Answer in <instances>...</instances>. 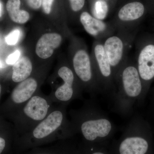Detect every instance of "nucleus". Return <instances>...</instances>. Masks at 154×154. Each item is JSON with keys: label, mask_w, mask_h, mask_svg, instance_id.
<instances>
[{"label": "nucleus", "mask_w": 154, "mask_h": 154, "mask_svg": "<svg viewBox=\"0 0 154 154\" xmlns=\"http://www.w3.org/2000/svg\"><path fill=\"white\" fill-rule=\"evenodd\" d=\"M65 105L56 104L47 116L29 132L22 135L23 140L26 142L45 141L58 138L72 131L68 122Z\"/></svg>", "instance_id": "1"}, {"label": "nucleus", "mask_w": 154, "mask_h": 154, "mask_svg": "<svg viewBox=\"0 0 154 154\" xmlns=\"http://www.w3.org/2000/svg\"><path fill=\"white\" fill-rule=\"evenodd\" d=\"M54 105L49 95L38 91L15 111L17 131L22 135L30 131L47 116Z\"/></svg>", "instance_id": "2"}, {"label": "nucleus", "mask_w": 154, "mask_h": 154, "mask_svg": "<svg viewBox=\"0 0 154 154\" xmlns=\"http://www.w3.org/2000/svg\"><path fill=\"white\" fill-rule=\"evenodd\" d=\"M133 38L131 33L117 32L102 41L105 52L113 73L119 71L128 58L127 54Z\"/></svg>", "instance_id": "3"}, {"label": "nucleus", "mask_w": 154, "mask_h": 154, "mask_svg": "<svg viewBox=\"0 0 154 154\" xmlns=\"http://www.w3.org/2000/svg\"><path fill=\"white\" fill-rule=\"evenodd\" d=\"M144 12V6L141 3H127L122 7L115 19L110 23L116 32L131 33L135 22L142 17Z\"/></svg>", "instance_id": "4"}, {"label": "nucleus", "mask_w": 154, "mask_h": 154, "mask_svg": "<svg viewBox=\"0 0 154 154\" xmlns=\"http://www.w3.org/2000/svg\"><path fill=\"white\" fill-rule=\"evenodd\" d=\"M57 75L63 83L54 88L49 96L54 104L66 105L75 96V75L71 69L64 66L58 70Z\"/></svg>", "instance_id": "5"}, {"label": "nucleus", "mask_w": 154, "mask_h": 154, "mask_svg": "<svg viewBox=\"0 0 154 154\" xmlns=\"http://www.w3.org/2000/svg\"><path fill=\"white\" fill-rule=\"evenodd\" d=\"M121 77L122 88L129 97L138 96L141 92V81L137 68L128 57L117 73Z\"/></svg>", "instance_id": "6"}, {"label": "nucleus", "mask_w": 154, "mask_h": 154, "mask_svg": "<svg viewBox=\"0 0 154 154\" xmlns=\"http://www.w3.org/2000/svg\"><path fill=\"white\" fill-rule=\"evenodd\" d=\"M80 20L86 32L96 40H102L115 33L116 30L111 23L96 19L88 12H83Z\"/></svg>", "instance_id": "7"}, {"label": "nucleus", "mask_w": 154, "mask_h": 154, "mask_svg": "<svg viewBox=\"0 0 154 154\" xmlns=\"http://www.w3.org/2000/svg\"><path fill=\"white\" fill-rule=\"evenodd\" d=\"M93 70L102 80L111 79L113 70L108 60L102 40H96L92 47L91 56Z\"/></svg>", "instance_id": "8"}, {"label": "nucleus", "mask_w": 154, "mask_h": 154, "mask_svg": "<svg viewBox=\"0 0 154 154\" xmlns=\"http://www.w3.org/2000/svg\"><path fill=\"white\" fill-rule=\"evenodd\" d=\"M39 86V81L34 77L30 76L19 83L13 90L10 98L15 111L38 93Z\"/></svg>", "instance_id": "9"}, {"label": "nucleus", "mask_w": 154, "mask_h": 154, "mask_svg": "<svg viewBox=\"0 0 154 154\" xmlns=\"http://www.w3.org/2000/svg\"><path fill=\"white\" fill-rule=\"evenodd\" d=\"M73 69L75 74L82 82L91 84L94 80V72L91 56L85 48H79L72 57Z\"/></svg>", "instance_id": "10"}, {"label": "nucleus", "mask_w": 154, "mask_h": 154, "mask_svg": "<svg viewBox=\"0 0 154 154\" xmlns=\"http://www.w3.org/2000/svg\"><path fill=\"white\" fill-rule=\"evenodd\" d=\"M80 131L86 140H95L97 137L107 136L111 131V123L105 119L85 120L81 122Z\"/></svg>", "instance_id": "11"}, {"label": "nucleus", "mask_w": 154, "mask_h": 154, "mask_svg": "<svg viewBox=\"0 0 154 154\" xmlns=\"http://www.w3.org/2000/svg\"><path fill=\"white\" fill-rule=\"evenodd\" d=\"M137 70L141 79L145 81L154 77V44L141 48L137 56Z\"/></svg>", "instance_id": "12"}, {"label": "nucleus", "mask_w": 154, "mask_h": 154, "mask_svg": "<svg viewBox=\"0 0 154 154\" xmlns=\"http://www.w3.org/2000/svg\"><path fill=\"white\" fill-rule=\"evenodd\" d=\"M62 40V36L58 33L44 34L38 39L36 44V54L42 59L48 58L52 55L54 50L60 46Z\"/></svg>", "instance_id": "13"}, {"label": "nucleus", "mask_w": 154, "mask_h": 154, "mask_svg": "<svg viewBox=\"0 0 154 154\" xmlns=\"http://www.w3.org/2000/svg\"><path fill=\"white\" fill-rule=\"evenodd\" d=\"M148 143L143 138L139 137L127 138L119 146L120 154H145Z\"/></svg>", "instance_id": "14"}, {"label": "nucleus", "mask_w": 154, "mask_h": 154, "mask_svg": "<svg viewBox=\"0 0 154 154\" xmlns=\"http://www.w3.org/2000/svg\"><path fill=\"white\" fill-rule=\"evenodd\" d=\"M32 71L33 66L30 59L22 57L13 65L12 79L14 82H20L30 77Z\"/></svg>", "instance_id": "15"}, {"label": "nucleus", "mask_w": 154, "mask_h": 154, "mask_svg": "<svg viewBox=\"0 0 154 154\" xmlns=\"http://www.w3.org/2000/svg\"><path fill=\"white\" fill-rule=\"evenodd\" d=\"M20 0H8L6 8L12 21L19 24H24L29 20L30 15L27 11L20 10Z\"/></svg>", "instance_id": "16"}, {"label": "nucleus", "mask_w": 154, "mask_h": 154, "mask_svg": "<svg viewBox=\"0 0 154 154\" xmlns=\"http://www.w3.org/2000/svg\"><path fill=\"white\" fill-rule=\"evenodd\" d=\"M109 11V5L105 0H95L93 8V16L96 19L104 20Z\"/></svg>", "instance_id": "17"}, {"label": "nucleus", "mask_w": 154, "mask_h": 154, "mask_svg": "<svg viewBox=\"0 0 154 154\" xmlns=\"http://www.w3.org/2000/svg\"><path fill=\"white\" fill-rule=\"evenodd\" d=\"M20 31L18 29L14 30L6 36L5 41L8 45H14L17 44L20 36Z\"/></svg>", "instance_id": "18"}, {"label": "nucleus", "mask_w": 154, "mask_h": 154, "mask_svg": "<svg viewBox=\"0 0 154 154\" xmlns=\"http://www.w3.org/2000/svg\"><path fill=\"white\" fill-rule=\"evenodd\" d=\"M72 11L79 12L83 8L85 4V0H69Z\"/></svg>", "instance_id": "19"}, {"label": "nucleus", "mask_w": 154, "mask_h": 154, "mask_svg": "<svg viewBox=\"0 0 154 154\" xmlns=\"http://www.w3.org/2000/svg\"><path fill=\"white\" fill-rule=\"evenodd\" d=\"M21 52L18 50L10 54L6 59V63L8 65H14L20 58Z\"/></svg>", "instance_id": "20"}, {"label": "nucleus", "mask_w": 154, "mask_h": 154, "mask_svg": "<svg viewBox=\"0 0 154 154\" xmlns=\"http://www.w3.org/2000/svg\"><path fill=\"white\" fill-rule=\"evenodd\" d=\"M54 1V0H42V5L45 14H49L50 13Z\"/></svg>", "instance_id": "21"}, {"label": "nucleus", "mask_w": 154, "mask_h": 154, "mask_svg": "<svg viewBox=\"0 0 154 154\" xmlns=\"http://www.w3.org/2000/svg\"><path fill=\"white\" fill-rule=\"evenodd\" d=\"M28 5L31 8L38 9L41 7L42 0H26Z\"/></svg>", "instance_id": "22"}, {"label": "nucleus", "mask_w": 154, "mask_h": 154, "mask_svg": "<svg viewBox=\"0 0 154 154\" xmlns=\"http://www.w3.org/2000/svg\"><path fill=\"white\" fill-rule=\"evenodd\" d=\"M5 140L4 138L0 136V154L2 153L6 147Z\"/></svg>", "instance_id": "23"}, {"label": "nucleus", "mask_w": 154, "mask_h": 154, "mask_svg": "<svg viewBox=\"0 0 154 154\" xmlns=\"http://www.w3.org/2000/svg\"><path fill=\"white\" fill-rule=\"evenodd\" d=\"M6 66L3 63L2 61L0 60V69L5 68Z\"/></svg>", "instance_id": "24"}, {"label": "nucleus", "mask_w": 154, "mask_h": 154, "mask_svg": "<svg viewBox=\"0 0 154 154\" xmlns=\"http://www.w3.org/2000/svg\"><path fill=\"white\" fill-rule=\"evenodd\" d=\"M2 4L0 3V17L2 16Z\"/></svg>", "instance_id": "25"}, {"label": "nucleus", "mask_w": 154, "mask_h": 154, "mask_svg": "<svg viewBox=\"0 0 154 154\" xmlns=\"http://www.w3.org/2000/svg\"><path fill=\"white\" fill-rule=\"evenodd\" d=\"M2 92V85L0 84V98H1V94Z\"/></svg>", "instance_id": "26"}, {"label": "nucleus", "mask_w": 154, "mask_h": 154, "mask_svg": "<svg viewBox=\"0 0 154 154\" xmlns=\"http://www.w3.org/2000/svg\"><path fill=\"white\" fill-rule=\"evenodd\" d=\"M93 154H105L103 153H102V152H97L94 153H93Z\"/></svg>", "instance_id": "27"}, {"label": "nucleus", "mask_w": 154, "mask_h": 154, "mask_svg": "<svg viewBox=\"0 0 154 154\" xmlns=\"http://www.w3.org/2000/svg\"><path fill=\"white\" fill-rule=\"evenodd\" d=\"M48 154L47 153H40V154Z\"/></svg>", "instance_id": "28"}, {"label": "nucleus", "mask_w": 154, "mask_h": 154, "mask_svg": "<svg viewBox=\"0 0 154 154\" xmlns=\"http://www.w3.org/2000/svg\"><path fill=\"white\" fill-rule=\"evenodd\" d=\"M105 1H107V0H105ZM106 2H107V1H106Z\"/></svg>", "instance_id": "29"}]
</instances>
